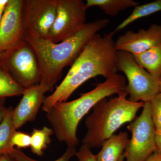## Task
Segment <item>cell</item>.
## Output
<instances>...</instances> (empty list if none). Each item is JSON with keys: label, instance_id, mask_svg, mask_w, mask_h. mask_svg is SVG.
<instances>
[{"label": "cell", "instance_id": "1", "mask_svg": "<svg viewBox=\"0 0 161 161\" xmlns=\"http://www.w3.org/2000/svg\"><path fill=\"white\" fill-rule=\"evenodd\" d=\"M114 31L103 36L97 34L85 47L71 65L63 81L52 95L46 97L42 111L47 112L58 103L66 102L87 80L96 76L108 78L117 72Z\"/></svg>", "mask_w": 161, "mask_h": 161}, {"label": "cell", "instance_id": "2", "mask_svg": "<svg viewBox=\"0 0 161 161\" xmlns=\"http://www.w3.org/2000/svg\"><path fill=\"white\" fill-rule=\"evenodd\" d=\"M109 23L108 19H101L86 23L77 33L58 43L25 32L24 40L32 47L39 61L41 73L40 83L53 90L64 69L73 64L90 40Z\"/></svg>", "mask_w": 161, "mask_h": 161}, {"label": "cell", "instance_id": "3", "mask_svg": "<svg viewBox=\"0 0 161 161\" xmlns=\"http://www.w3.org/2000/svg\"><path fill=\"white\" fill-rule=\"evenodd\" d=\"M126 86L125 78L116 73L79 98L55 104L46 116L57 139L67 147H77L79 143L77 129L81 119L99 101L125 92Z\"/></svg>", "mask_w": 161, "mask_h": 161}, {"label": "cell", "instance_id": "4", "mask_svg": "<svg viewBox=\"0 0 161 161\" xmlns=\"http://www.w3.org/2000/svg\"><path fill=\"white\" fill-rule=\"evenodd\" d=\"M124 92L117 97L103 98L92 108L85 121L87 132L82 143L92 149L100 147L123 125L131 122L145 103L133 102Z\"/></svg>", "mask_w": 161, "mask_h": 161}, {"label": "cell", "instance_id": "5", "mask_svg": "<svg viewBox=\"0 0 161 161\" xmlns=\"http://www.w3.org/2000/svg\"><path fill=\"white\" fill-rule=\"evenodd\" d=\"M116 69L123 72L128 80L125 92L133 102H149L160 92V81L136 62L133 55L117 51Z\"/></svg>", "mask_w": 161, "mask_h": 161}, {"label": "cell", "instance_id": "6", "mask_svg": "<svg viewBox=\"0 0 161 161\" xmlns=\"http://www.w3.org/2000/svg\"><path fill=\"white\" fill-rule=\"evenodd\" d=\"M0 64L23 88L39 84L41 73L37 57L26 40L14 49L7 52Z\"/></svg>", "mask_w": 161, "mask_h": 161}, {"label": "cell", "instance_id": "7", "mask_svg": "<svg viewBox=\"0 0 161 161\" xmlns=\"http://www.w3.org/2000/svg\"><path fill=\"white\" fill-rule=\"evenodd\" d=\"M132 136L124 152L126 161H146L156 150L155 128L150 103H145L141 115L128 126Z\"/></svg>", "mask_w": 161, "mask_h": 161}, {"label": "cell", "instance_id": "8", "mask_svg": "<svg viewBox=\"0 0 161 161\" xmlns=\"http://www.w3.org/2000/svg\"><path fill=\"white\" fill-rule=\"evenodd\" d=\"M87 9L81 0H57L54 22L46 39L58 43L77 33L86 24Z\"/></svg>", "mask_w": 161, "mask_h": 161}, {"label": "cell", "instance_id": "9", "mask_svg": "<svg viewBox=\"0 0 161 161\" xmlns=\"http://www.w3.org/2000/svg\"><path fill=\"white\" fill-rule=\"evenodd\" d=\"M57 0H23L21 15L24 33L47 39L54 22Z\"/></svg>", "mask_w": 161, "mask_h": 161}, {"label": "cell", "instance_id": "10", "mask_svg": "<svg viewBox=\"0 0 161 161\" xmlns=\"http://www.w3.org/2000/svg\"><path fill=\"white\" fill-rule=\"evenodd\" d=\"M22 3L23 0L8 1L0 24V53L14 49L25 40Z\"/></svg>", "mask_w": 161, "mask_h": 161}, {"label": "cell", "instance_id": "11", "mask_svg": "<svg viewBox=\"0 0 161 161\" xmlns=\"http://www.w3.org/2000/svg\"><path fill=\"white\" fill-rule=\"evenodd\" d=\"M52 90L41 83L25 89L13 112V120L17 130L27 122L35 120L46 98L44 95Z\"/></svg>", "mask_w": 161, "mask_h": 161}, {"label": "cell", "instance_id": "12", "mask_svg": "<svg viewBox=\"0 0 161 161\" xmlns=\"http://www.w3.org/2000/svg\"><path fill=\"white\" fill-rule=\"evenodd\" d=\"M117 51L137 54L161 43V25L153 24L147 29L129 31L119 36L115 42Z\"/></svg>", "mask_w": 161, "mask_h": 161}, {"label": "cell", "instance_id": "13", "mask_svg": "<svg viewBox=\"0 0 161 161\" xmlns=\"http://www.w3.org/2000/svg\"><path fill=\"white\" fill-rule=\"evenodd\" d=\"M129 141L127 132H121L112 135L103 144L101 150L96 155L97 161H118Z\"/></svg>", "mask_w": 161, "mask_h": 161}, {"label": "cell", "instance_id": "14", "mask_svg": "<svg viewBox=\"0 0 161 161\" xmlns=\"http://www.w3.org/2000/svg\"><path fill=\"white\" fill-rule=\"evenodd\" d=\"M133 57L140 66L156 79L161 80V43Z\"/></svg>", "mask_w": 161, "mask_h": 161}, {"label": "cell", "instance_id": "15", "mask_svg": "<svg viewBox=\"0 0 161 161\" xmlns=\"http://www.w3.org/2000/svg\"><path fill=\"white\" fill-rule=\"evenodd\" d=\"M12 107L6 108L3 120L0 123V156L9 155L14 150L12 139L17 131L13 120Z\"/></svg>", "mask_w": 161, "mask_h": 161}, {"label": "cell", "instance_id": "16", "mask_svg": "<svg viewBox=\"0 0 161 161\" xmlns=\"http://www.w3.org/2000/svg\"><path fill=\"white\" fill-rule=\"evenodd\" d=\"M85 5L87 9L97 6L106 14L114 16L127 8L138 6L139 3L133 0H87Z\"/></svg>", "mask_w": 161, "mask_h": 161}, {"label": "cell", "instance_id": "17", "mask_svg": "<svg viewBox=\"0 0 161 161\" xmlns=\"http://www.w3.org/2000/svg\"><path fill=\"white\" fill-rule=\"evenodd\" d=\"M161 11V0H157L145 5L135 6L131 14L118 25L114 31L115 33L125 28L141 18L148 16Z\"/></svg>", "mask_w": 161, "mask_h": 161}, {"label": "cell", "instance_id": "18", "mask_svg": "<svg viewBox=\"0 0 161 161\" xmlns=\"http://www.w3.org/2000/svg\"><path fill=\"white\" fill-rule=\"evenodd\" d=\"M54 133L52 128L44 126L42 129H34L31 135V149L34 154L42 156L44 150L51 142V136Z\"/></svg>", "mask_w": 161, "mask_h": 161}, {"label": "cell", "instance_id": "19", "mask_svg": "<svg viewBox=\"0 0 161 161\" xmlns=\"http://www.w3.org/2000/svg\"><path fill=\"white\" fill-rule=\"evenodd\" d=\"M25 90L0 64V98L23 95Z\"/></svg>", "mask_w": 161, "mask_h": 161}, {"label": "cell", "instance_id": "20", "mask_svg": "<svg viewBox=\"0 0 161 161\" xmlns=\"http://www.w3.org/2000/svg\"><path fill=\"white\" fill-rule=\"evenodd\" d=\"M77 151L76 147H67L66 151L59 158L53 161H69L73 157L76 155ZM17 161H40L29 157L21 149L15 148L9 154Z\"/></svg>", "mask_w": 161, "mask_h": 161}, {"label": "cell", "instance_id": "21", "mask_svg": "<svg viewBox=\"0 0 161 161\" xmlns=\"http://www.w3.org/2000/svg\"><path fill=\"white\" fill-rule=\"evenodd\" d=\"M150 103V114L155 129L161 127V93L155 95Z\"/></svg>", "mask_w": 161, "mask_h": 161}, {"label": "cell", "instance_id": "22", "mask_svg": "<svg viewBox=\"0 0 161 161\" xmlns=\"http://www.w3.org/2000/svg\"><path fill=\"white\" fill-rule=\"evenodd\" d=\"M31 136L29 134L22 132L16 131L12 139L13 147H16L18 149L30 147Z\"/></svg>", "mask_w": 161, "mask_h": 161}, {"label": "cell", "instance_id": "23", "mask_svg": "<svg viewBox=\"0 0 161 161\" xmlns=\"http://www.w3.org/2000/svg\"><path fill=\"white\" fill-rule=\"evenodd\" d=\"M78 161H97L96 155L93 154L91 148L82 144L75 155Z\"/></svg>", "mask_w": 161, "mask_h": 161}, {"label": "cell", "instance_id": "24", "mask_svg": "<svg viewBox=\"0 0 161 161\" xmlns=\"http://www.w3.org/2000/svg\"><path fill=\"white\" fill-rule=\"evenodd\" d=\"M155 142L156 152L161 155V127L155 129Z\"/></svg>", "mask_w": 161, "mask_h": 161}, {"label": "cell", "instance_id": "25", "mask_svg": "<svg viewBox=\"0 0 161 161\" xmlns=\"http://www.w3.org/2000/svg\"><path fill=\"white\" fill-rule=\"evenodd\" d=\"M6 98H0V123L3 120L7 108L5 105Z\"/></svg>", "mask_w": 161, "mask_h": 161}, {"label": "cell", "instance_id": "26", "mask_svg": "<svg viewBox=\"0 0 161 161\" xmlns=\"http://www.w3.org/2000/svg\"><path fill=\"white\" fill-rule=\"evenodd\" d=\"M9 0H0V24Z\"/></svg>", "mask_w": 161, "mask_h": 161}, {"label": "cell", "instance_id": "27", "mask_svg": "<svg viewBox=\"0 0 161 161\" xmlns=\"http://www.w3.org/2000/svg\"><path fill=\"white\" fill-rule=\"evenodd\" d=\"M146 161H161V155L155 152Z\"/></svg>", "mask_w": 161, "mask_h": 161}, {"label": "cell", "instance_id": "28", "mask_svg": "<svg viewBox=\"0 0 161 161\" xmlns=\"http://www.w3.org/2000/svg\"><path fill=\"white\" fill-rule=\"evenodd\" d=\"M0 161H17L10 155L0 156Z\"/></svg>", "mask_w": 161, "mask_h": 161}, {"label": "cell", "instance_id": "29", "mask_svg": "<svg viewBox=\"0 0 161 161\" xmlns=\"http://www.w3.org/2000/svg\"><path fill=\"white\" fill-rule=\"evenodd\" d=\"M7 52L0 53V61L6 57V54H7Z\"/></svg>", "mask_w": 161, "mask_h": 161}, {"label": "cell", "instance_id": "30", "mask_svg": "<svg viewBox=\"0 0 161 161\" xmlns=\"http://www.w3.org/2000/svg\"><path fill=\"white\" fill-rule=\"evenodd\" d=\"M124 159H125V156H124V154L121 156L120 158L118 160V161H124Z\"/></svg>", "mask_w": 161, "mask_h": 161}, {"label": "cell", "instance_id": "31", "mask_svg": "<svg viewBox=\"0 0 161 161\" xmlns=\"http://www.w3.org/2000/svg\"><path fill=\"white\" fill-rule=\"evenodd\" d=\"M160 92L161 93V80L160 81Z\"/></svg>", "mask_w": 161, "mask_h": 161}]
</instances>
